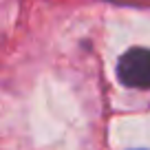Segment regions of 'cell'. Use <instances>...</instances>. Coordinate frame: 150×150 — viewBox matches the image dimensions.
Returning a JSON list of instances; mask_svg holds the SVG:
<instances>
[{"label":"cell","instance_id":"cell-1","mask_svg":"<svg viewBox=\"0 0 150 150\" xmlns=\"http://www.w3.org/2000/svg\"><path fill=\"white\" fill-rule=\"evenodd\" d=\"M117 77L128 88H150V49H130L119 57Z\"/></svg>","mask_w":150,"mask_h":150}]
</instances>
